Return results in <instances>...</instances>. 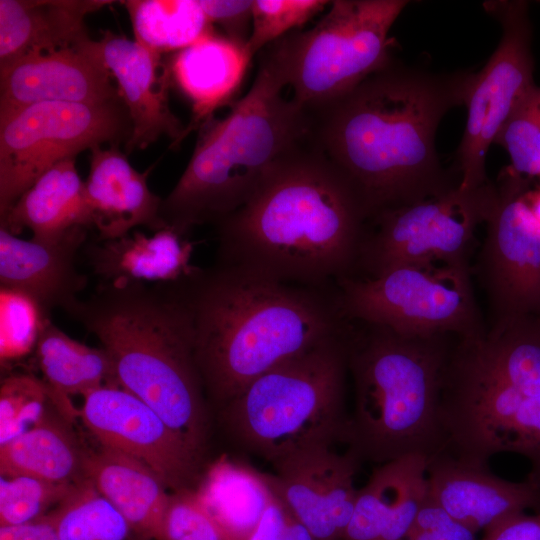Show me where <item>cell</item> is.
I'll use <instances>...</instances> for the list:
<instances>
[{"instance_id":"1","label":"cell","mask_w":540,"mask_h":540,"mask_svg":"<svg viewBox=\"0 0 540 540\" xmlns=\"http://www.w3.org/2000/svg\"><path fill=\"white\" fill-rule=\"evenodd\" d=\"M475 73H435L392 62L310 113L312 144L357 194L367 221L459 185L435 148L441 119L465 105Z\"/></svg>"},{"instance_id":"2","label":"cell","mask_w":540,"mask_h":540,"mask_svg":"<svg viewBox=\"0 0 540 540\" xmlns=\"http://www.w3.org/2000/svg\"><path fill=\"white\" fill-rule=\"evenodd\" d=\"M366 222L351 185L311 141L215 224L216 264L332 289L352 276Z\"/></svg>"},{"instance_id":"3","label":"cell","mask_w":540,"mask_h":540,"mask_svg":"<svg viewBox=\"0 0 540 540\" xmlns=\"http://www.w3.org/2000/svg\"><path fill=\"white\" fill-rule=\"evenodd\" d=\"M177 282L205 393L222 407L253 380L346 324L335 287L282 282L216 263Z\"/></svg>"},{"instance_id":"4","label":"cell","mask_w":540,"mask_h":540,"mask_svg":"<svg viewBox=\"0 0 540 540\" xmlns=\"http://www.w3.org/2000/svg\"><path fill=\"white\" fill-rule=\"evenodd\" d=\"M64 310L100 341L118 384L153 408L202 457L205 389L178 282L101 283L90 297Z\"/></svg>"},{"instance_id":"5","label":"cell","mask_w":540,"mask_h":540,"mask_svg":"<svg viewBox=\"0 0 540 540\" xmlns=\"http://www.w3.org/2000/svg\"><path fill=\"white\" fill-rule=\"evenodd\" d=\"M274 59L263 53L254 82L230 113L211 119L183 174L165 199V228L186 235L246 204L286 161L311 143V116L292 98Z\"/></svg>"},{"instance_id":"6","label":"cell","mask_w":540,"mask_h":540,"mask_svg":"<svg viewBox=\"0 0 540 540\" xmlns=\"http://www.w3.org/2000/svg\"><path fill=\"white\" fill-rule=\"evenodd\" d=\"M347 319V318H346ZM456 335H407L347 319L348 373L354 409L347 445L378 465L447 451L441 418L445 367Z\"/></svg>"},{"instance_id":"7","label":"cell","mask_w":540,"mask_h":540,"mask_svg":"<svg viewBox=\"0 0 540 540\" xmlns=\"http://www.w3.org/2000/svg\"><path fill=\"white\" fill-rule=\"evenodd\" d=\"M346 325L347 319L341 332L262 374L223 406L244 450L274 465L317 442L347 443Z\"/></svg>"},{"instance_id":"8","label":"cell","mask_w":540,"mask_h":540,"mask_svg":"<svg viewBox=\"0 0 540 540\" xmlns=\"http://www.w3.org/2000/svg\"><path fill=\"white\" fill-rule=\"evenodd\" d=\"M405 0H335L310 30L285 35L267 52L292 99L309 113L346 95L384 69L391 58V27Z\"/></svg>"},{"instance_id":"9","label":"cell","mask_w":540,"mask_h":540,"mask_svg":"<svg viewBox=\"0 0 540 540\" xmlns=\"http://www.w3.org/2000/svg\"><path fill=\"white\" fill-rule=\"evenodd\" d=\"M335 294L345 318L402 334L469 337L487 330L469 266H397L372 278H344Z\"/></svg>"},{"instance_id":"10","label":"cell","mask_w":540,"mask_h":540,"mask_svg":"<svg viewBox=\"0 0 540 540\" xmlns=\"http://www.w3.org/2000/svg\"><path fill=\"white\" fill-rule=\"evenodd\" d=\"M458 186L368 220L351 277L372 278L402 265L472 267L475 230L487 220L498 188L491 181L472 190Z\"/></svg>"},{"instance_id":"11","label":"cell","mask_w":540,"mask_h":540,"mask_svg":"<svg viewBox=\"0 0 540 540\" xmlns=\"http://www.w3.org/2000/svg\"><path fill=\"white\" fill-rule=\"evenodd\" d=\"M127 115L115 100L42 102L0 116V218L55 164L130 137Z\"/></svg>"},{"instance_id":"12","label":"cell","mask_w":540,"mask_h":540,"mask_svg":"<svg viewBox=\"0 0 540 540\" xmlns=\"http://www.w3.org/2000/svg\"><path fill=\"white\" fill-rule=\"evenodd\" d=\"M486 12L501 25L500 42L474 75L465 101L467 122L457 150L459 188L476 189L487 181L485 160L504 124L535 86L532 27L525 1H487Z\"/></svg>"},{"instance_id":"13","label":"cell","mask_w":540,"mask_h":540,"mask_svg":"<svg viewBox=\"0 0 540 540\" xmlns=\"http://www.w3.org/2000/svg\"><path fill=\"white\" fill-rule=\"evenodd\" d=\"M497 188L472 266L488 304L487 328L540 315V225L526 202L528 181L508 168Z\"/></svg>"},{"instance_id":"14","label":"cell","mask_w":540,"mask_h":540,"mask_svg":"<svg viewBox=\"0 0 540 540\" xmlns=\"http://www.w3.org/2000/svg\"><path fill=\"white\" fill-rule=\"evenodd\" d=\"M77 416L100 445L146 464L173 492L196 488L202 457L153 408L120 385L84 395Z\"/></svg>"},{"instance_id":"15","label":"cell","mask_w":540,"mask_h":540,"mask_svg":"<svg viewBox=\"0 0 540 540\" xmlns=\"http://www.w3.org/2000/svg\"><path fill=\"white\" fill-rule=\"evenodd\" d=\"M341 443L321 441L299 449L268 474L274 493L313 540H343L353 514L355 476L362 462L348 445L339 451Z\"/></svg>"},{"instance_id":"16","label":"cell","mask_w":540,"mask_h":540,"mask_svg":"<svg viewBox=\"0 0 540 540\" xmlns=\"http://www.w3.org/2000/svg\"><path fill=\"white\" fill-rule=\"evenodd\" d=\"M75 47L99 62L116 80L131 123L128 152L144 149L162 136L175 143L184 139L186 128L169 107L170 70L161 72V56L108 30L99 40L87 36Z\"/></svg>"},{"instance_id":"17","label":"cell","mask_w":540,"mask_h":540,"mask_svg":"<svg viewBox=\"0 0 540 540\" xmlns=\"http://www.w3.org/2000/svg\"><path fill=\"white\" fill-rule=\"evenodd\" d=\"M427 499L476 535L526 510L540 511V486L513 482L444 451L427 460Z\"/></svg>"},{"instance_id":"18","label":"cell","mask_w":540,"mask_h":540,"mask_svg":"<svg viewBox=\"0 0 540 540\" xmlns=\"http://www.w3.org/2000/svg\"><path fill=\"white\" fill-rule=\"evenodd\" d=\"M111 74L77 47L34 52L0 70V116L42 102L119 100Z\"/></svg>"},{"instance_id":"19","label":"cell","mask_w":540,"mask_h":540,"mask_svg":"<svg viewBox=\"0 0 540 540\" xmlns=\"http://www.w3.org/2000/svg\"><path fill=\"white\" fill-rule=\"evenodd\" d=\"M86 238L78 227L56 240H25L0 227V283L32 298L48 315L79 299L87 284L76 267V255Z\"/></svg>"},{"instance_id":"20","label":"cell","mask_w":540,"mask_h":540,"mask_svg":"<svg viewBox=\"0 0 540 540\" xmlns=\"http://www.w3.org/2000/svg\"><path fill=\"white\" fill-rule=\"evenodd\" d=\"M151 168L139 172L117 146L90 150V170L84 181L90 227L100 240L122 237L139 226L164 229L162 199L148 186Z\"/></svg>"},{"instance_id":"21","label":"cell","mask_w":540,"mask_h":540,"mask_svg":"<svg viewBox=\"0 0 540 540\" xmlns=\"http://www.w3.org/2000/svg\"><path fill=\"white\" fill-rule=\"evenodd\" d=\"M426 466L420 455L378 465L357 491L343 540H404L427 497Z\"/></svg>"},{"instance_id":"22","label":"cell","mask_w":540,"mask_h":540,"mask_svg":"<svg viewBox=\"0 0 540 540\" xmlns=\"http://www.w3.org/2000/svg\"><path fill=\"white\" fill-rule=\"evenodd\" d=\"M107 0H0V70L21 57L75 47L86 16Z\"/></svg>"},{"instance_id":"23","label":"cell","mask_w":540,"mask_h":540,"mask_svg":"<svg viewBox=\"0 0 540 540\" xmlns=\"http://www.w3.org/2000/svg\"><path fill=\"white\" fill-rule=\"evenodd\" d=\"M193 243L164 228L149 236L134 230L116 239L100 240L86 249L95 275L107 284L169 283L192 274Z\"/></svg>"},{"instance_id":"24","label":"cell","mask_w":540,"mask_h":540,"mask_svg":"<svg viewBox=\"0 0 540 540\" xmlns=\"http://www.w3.org/2000/svg\"><path fill=\"white\" fill-rule=\"evenodd\" d=\"M85 477L125 517L135 536L159 540L170 494L150 467L100 445L95 450L87 449Z\"/></svg>"},{"instance_id":"25","label":"cell","mask_w":540,"mask_h":540,"mask_svg":"<svg viewBox=\"0 0 540 540\" xmlns=\"http://www.w3.org/2000/svg\"><path fill=\"white\" fill-rule=\"evenodd\" d=\"M251 59L245 44L214 32L175 54L169 70L193 110L186 135L231 99Z\"/></svg>"},{"instance_id":"26","label":"cell","mask_w":540,"mask_h":540,"mask_svg":"<svg viewBox=\"0 0 540 540\" xmlns=\"http://www.w3.org/2000/svg\"><path fill=\"white\" fill-rule=\"evenodd\" d=\"M0 219V227L12 234L27 228L39 240L60 239L75 228L90 227L84 181L75 158L43 173Z\"/></svg>"},{"instance_id":"27","label":"cell","mask_w":540,"mask_h":540,"mask_svg":"<svg viewBox=\"0 0 540 540\" xmlns=\"http://www.w3.org/2000/svg\"><path fill=\"white\" fill-rule=\"evenodd\" d=\"M36 357L55 409L68 421L77 414L70 397L105 385H119L112 361L101 347L83 344L46 320L36 347Z\"/></svg>"},{"instance_id":"28","label":"cell","mask_w":540,"mask_h":540,"mask_svg":"<svg viewBox=\"0 0 540 540\" xmlns=\"http://www.w3.org/2000/svg\"><path fill=\"white\" fill-rule=\"evenodd\" d=\"M194 492L230 540H245L274 496L268 474L226 455L208 467Z\"/></svg>"},{"instance_id":"29","label":"cell","mask_w":540,"mask_h":540,"mask_svg":"<svg viewBox=\"0 0 540 540\" xmlns=\"http://www.w3.org/2000/svg\"><path fill=\"white\" fill-rule=\"evenodd\" d=\"M63 420L48 414L34 427L0 445L1 476H30L60 484L86 480L87 449Z\"/></svg>"},{"instance_id":"30","label":"cell","mask_w":540,"mask_h":540,"mask_svg":"<svg viewBox=\"0 0 540 540\" xmlns=\"http://www.w3.org/2000/svg\"><path fill=\"white\" fill-rule=\"evenodd\" d=\"M135 41L161 56L214 32L199 0H126Z\"/></svg>"},{"instance_id":"31","label":"cell","mask_w":540,"mask_h":540,"mask_svg":"<svg viewBox=\"0 0 540 540\" xmlns=\"http://www.w3.org/2000/svg\"><path fill=\"white\" fill-rule=\"evenodd\" d=\"M61 540H131L134 532L119 510L88 480L48 514Z\"/></svg>"},{"instance_id":"32","label":"cell","mask_w":540,"mask_h":540,"mask_svg":"<svg viewBox=\"0 0 540 540\" xmlns=\"http://www.w3.org/2000/svg\"><path fill=\"white\" fill-rule=\"evenodd\" d=\"M44 381L31 375L6 377L0 388V445L40 423L50 412Z\"/></svg>"},{"instance_id":"33","label":"cell","mask_w":540,"mask_h":540,"mask_svg":"<svg viewBox=\"0 0 540 540\" xmlns=\"http://www.w3.org/2000/svg\"><path fill=\"white\" fill-rule=\"evenodd\" d=\"M75 485L30 476H1L0 526L23 524L45 516Z\"/></svg>"},{"instance_id":"34","label":"cell","mask_w":540,"mask_h":540,"mask_svg":"<svg viewBox=\"0 0 540 540\" xmlns=\"http://www.w3.org/2000/svg\"><path fill=\"white\" fill-rule=\"evenodd\" d=\"M494 143L509 154L519 175H540V87L533 86L514 109Z\"/></svg>"},{"instance_id":"35","label":"cell","mask_w":540,"mask_h":540,"mask_svg":"<svg viewBox=\"0 0 540 540\" xmlns=\"http://www.w3.org/2000/svg\"><path fill=\"white\" fill-rule=\"evenodd\" d=\"M49 319L29 296L15 290H0V358L16 360L35 349L42 328Z\"/></svg>"},{"instance_id":"36","label":"cell","mask_w":540,"mask_h":540,"mask_svg":"<svg viewBox=\"0 0 540 540\" xmlns=\"http://www.w3.org/2000/svg\"><path fill=\"white\" fill-rule=\"evenodd\" d=\"M331 1L324 0H254L252 29L246 42L253 56L296 27L321 12Z\"/></svg>"},{"instance_id":"37","label":"cell","mask_w":540,"mask_h":540,"mask_svg":"<svg viewBox=\"0 0 540 540\" xmlns=\"http://www.w3.org/2000/svg\"><path fill=\"white\" fill-rule=\"evenodd\" d=\"M159 540H230L207 512L194 489L170 494Z\"/></svg>"},{"instance_id":"38","label":"cell","mask_w":540,"mask_h":540,"mask_svg":"<svg viewBox=\"0 0 540 540\" xmlns=\"http://www.w3.org/2000/svg\"><path fill=\"white\" fill-rule=\"evenodd\" d=\"M404 540H476V534L426 497Z\"/></svg>"},{"instance_id":"39","label":"cell","mask_w":540,"mask_h":540,"mask_svg":"<svg viewBox=\"0 0 540 540\" xmlns=\"http://www.w3.org/2000/svg\"><path fill=\"white\" fill-rule=\"evenodd\" d=\"M245 540H313V538L308 529L274 493L257 526Z\"/></svg>"},{"instance_id":"40","label":"cell","mask_w":540,"mask_h":540,"mask_svg":"<svg viewBox=\"0 0 540 540\" xmlns=\"http://www.w3.org/2000/svg\"><path fill=\"white\" fill-rule=\"evenodd\" d=\"M199 3L212 25H219L226 37L246 45L253 1L199 0Z\"/></svg>"},{"instance_id":"41","label":"cell","mask_w":540,"mask_h":540,"mask_svg":"<svg viewBox=\"0 0 540 540\" xmlns=\"http://www.w3.org/2000/svg\"><path fill=\"white\" fill-rule=\"evenodd\" d=\"M480 540H540V511L512 516L484 531Z\"/></svg>"},{"instance_id":"42","label":"cell","mask_w":540,"mask_h":540,"mask_svg":"<svg viewBox=\"0 0 540 540\" xmlns=\"http://www.w3.org/2000/svg\"><path fill=\"white\" fill-rule=\"evenodd\" d=\"M0 540H61L49 516L18 525L0 526Z\"/></svg>"},{"instance_id":"43","label":"cell","mask_w":540,"mask_h":540,"mask_svg":"<svg viewBox=\"0 0 540 540\" xmlns=\"http://www.w3.org/2000/svg\"><path fill=\"white\" fill-rule=\"evenodd\" d=\"M525 198L532 215L540 225V188L532 191L529 190Z\"/></svg>"}]
</instances>
